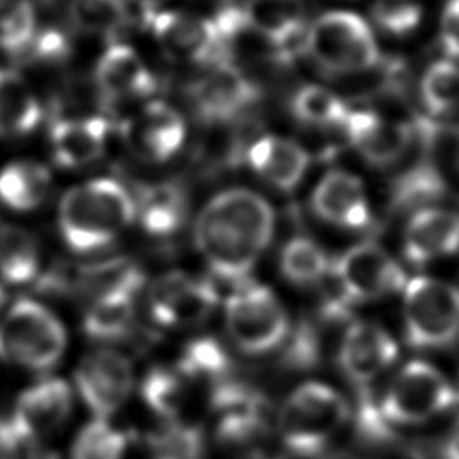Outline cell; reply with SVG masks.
I'll use <instances>...</instances> for the list:
<instances>
[{
    "mask_svg": "<svg viewBox=\"0 0 459 459\" xmlns=\"http://www.w3.org/2000/svg\"><path fill=\"white\" fill-rule=\"evenodd\" d=\"M273 230L274 213L262 195L230 188L201 210L194 237L199 253L219 278L240 281L271 242Z\"/></svg>",
    "mask_w": 459,
    "mask_h": 459,
    "instance_id": "1",
    "label": "cell"
},
{
    "mask_svg": "<svg viewBox=\"0 0 459 459\" xmlns=\"http://www.w3.org/2000/svg\"><path fill=\"white\" fill-rule=\"evenodd\" d=\"M134 201L117 181L100 178L70 188L57 212L65 242L79 253L111 244L134 219Z\"/></svg>",
    "mask_w": 459,
    "mask_h": 459,
    "instance_id": "2",
    "label": "cell"
},
{
    "mask_svg": "<svg viewBox=\"0 0 459 459\" xmlns=\"http://www.w3.org/2000/svg\"><path fill=\"white\" fill-rule=\"evenodd\" d=\"M351 414L348 400L330 384L308 380L294 387L278 411L276 430L294 455H314L342 430Z\"/></svg>",
    "mask_w": 459,
    "mask_h": 459,
    "instance_id": "3",
    "label": "cell"
},
{
    "mask_svg": "<svg viewBox=\"0 0 459 459\" xmlns=\"http://www.w3.org/2000/svg\"><path fill=\"white\" fill-rule=\"evenodd\" d=\"M66 348L61 321L41 303L18 299L0 319V359L16 366L47 371Z\"/></svg>",
    "mask_w": 459,
    "mask_h": 459,
    "instance_id": "4",
    "label": "cell"
},
{
    "mask_svg": "<svg viewBox=\"0 0 459 459\" xmlns=\"http://www.w3.org/2000/svg\"><path fill=\"white\" fill-rule=\"evenodd\" d=\"M457 403L450 380L425 360L402 366L385 387L378 409L389 425H421Z\"/></svg>",
    "mask_w": 459,
    "mask_h": 459,
    "instance_id": "5",
    "label": "cell"
},
{
    "mask_svg": "<svg viewBox=\"0 0 459 459\" xmlns=\"http://www.w3.org/2000/svg\"><path fill=\"white\" fill-rule=\"evenodd\" d=\"M305 52L332 74H357L380 59L371 27L355 13L321 14L305 36Z\"/></svg>",
    "mask_w": 459,
    "mask_h": 459,
    "instance_id": "6",
    "label": "cell"
},
{
    "mask_svg": "<svg viewBox=\"0 0 459 459\" xmlns=\"http://www.w3.org/2000/svg\"><path fill=\"white\" fill-rule=\"evenodd\" d=\"M405 339L420 350L452 344L459 337V289L430 278L414 276L403 285Z\"/></svg>",
    "mask_w": 459,
    "mask_h": 459,
    "instance_id": "7",
    "label": "cell"
},
{
    "mask_svg": "<svg viewBox=\"0 0 459 459\" xmlns=\"http://www.w3.org/2000/svg\"><path fill=\"white\" fill-rule=\"evenodd\" d=\"M226 330L240 351L265 355L287 337L289 319L269 287L240 281L226 301Z\"/></svg>",
    "mask_w": 459,
    "mask_h": 459,
    "instance_id": "8",
    "label": "cell"
},
{
    "mask_svg": "<svg viewBox=\"0 0 459 459\" xmlns=\"http://www.w3.org/2000/svg\"><path fill=\"white\" fill-rule=\"evenodd\" d=\"M74 384L91 416L113 418L133 394L134 371L122 353L100 348L81 359Z\"/></svg>",
    "mask_w": 459,
    "mask_h": 459,
    "instance_id": "9",
    "label": "cell"
},
{
    "mask_svg": "<svg viewBox=\"0 0 459 459\" xmlns=\"http://www.w3.org/2000/svg\"><path fill=\"white\" fill-rule=\"evenodd\" d=\"M74 387L57 377L38 380L20 393L7 425L14 439L38 443L57 434L74 412Z\"/></svg>",
    "mask_w": 459,
    "mask_h": 459,
    "instance_id": "10",
    "label": "cell"
},
{
    "mask_svg": "<svg viewBox=\"0 0 459 459\" xmlns=\"http://www.w3.org/2000/svg\"><path fill=\"white\" fill-rule=\"evenodd\" d=\"M341 294L348 301H369L405 285V273L380 246L362 242L346 249L332 267Z\"/></svg>",
    "mask_w": 459,
    "mask_h": 459,
    "instance_id": "11",
    "label": "cell"
},
{
    "mask_svg": "<svg viewBox=\"0 0 459 459\" xmlns=\"http://www.w3.org/2000/svg\"><path fill=\"white\" fill-rule=\"evenodd\" d=\"M154 39L167 57L178 63L222 61L219 32L213 20L195 14L165 11L151 16Z\"/></svg>",
    "mask_w": 459,
    "mask_h": 459,
    "instance_id": "12",
    "label": "cell"
},
{
    "mask_svg": "<svg viewBox=\"0 0 459 459\" xmlns=\"http://www.w3.org/2000/svg\"><path fill=\"white\" fill-rule=\"evenodd\" d=\"M217 303V292L206 280L186 273H167L151 289L152 317L165 326H190L204 321Z\"/></svg>",
    "mask_w": 459,
    "mask_h": 459,
    "instance_id": "13",
    "label": "cell"
},
{
    "mask_svg": "<svg viewBox=\"0 0 459 459\" xmlns=\"http://www.w3.org/2000/svg\"><path fill=\"white\" fill-rule=\"evenodd\" d=\"M122 138L138 158L165 161L181 149L185 122L174 108L154 100L124 120Z\"/></svg>",
    "mask_w": 459,
    "mask_h": 459,
    "instance_id": "14",
    "label": "cell"
},
{
    "mask_svg": "<svg viewBox=\"0 0 459 459\" xmlns=\"http://www.w3.org/2000/svg\"><path fill=\"white\" fill-rule=\"evenodd\" d=\"M337 359L348 380L368 385L396 362L398 346L382 326L357 321L342 333Z\"/></svg>",
    "mask_w": 459,
    "mask_h": 459,
    "instance_id": "15",
    "label": "cell"
},
{
    "mask_svg": "<svg viewBox=\"0 0 459 459\" xmlns=\"http://www.w3.org/2000/svg\"><path fill=\"white\" fill-rule=\"evenodd\" d=\"M256 99L253 82L230 61L212 63L192 86V100L206 122H230Z\"/></svg>",
    "mask_w": 459,
    "mask_h": 459,
    "instance_id": "16",
    "label": "cell"
},
{
    "mask_svg": "<svg viewBox=\"0 0 459 459\" xmlns=\"http://www.w3.org/2000/svg\"><path fill=\"white\" fill-rule=\"evenodd\" d=\"M342 131L351 147L377 167L398 161L411 143V131L405 124L389 120L371 109L348 111Z\"/></svg>",
    "mask_w": 459,
    "mask_h": 459,
    "instance_id": "17",
    "label": "cell"
},
{
    "mask_svg": "<svg viewBox=\"0 0 459 459\" xmlns=\"http://www.w3.org/2000/svg\"><path fill=\"white\" fill-rule=\"evenodd\" d=\"M459 251V213L423 208L405 226L403 255L414 265L429 264Z\"/></svg>",
    "mask_w": 459,
    "mask_h": 459,
    "instance_id": "18",
    "label": "cell"
},
{
    "mask_svg": "<svg viewBox=\"0 0 459 459\" xmlns=\"http://www.w3.org/2000/svg\"><path fill=\"white\" fill-rule=\"evenodd\" d=\"M316 215L341 228H364L369 222V203L360 179L346 170L326 172L312 194Z\"/></svg>",
    "mask_w": 459,
    "mask_h": 459,
    "instance_id": "19",
    "label": "cell"
},
{
    "mask_svg": "<svg viewBox=\"0 0 459 459\" xmlns=\"http://www.w3.org/2000/svg\"><path fill=\"white\" fill-rule=\"evenodd\" d=\"M95 82L111 102L136 100L154 90V77L143 59L127 45H111L97 63Z\"/></svg>",
    "mask_w": 459,
    "mask_h": 459,
    "instance_id": "20",
    "label": "cell"
},
{
    "mask_svg": "<svg viewBox=\"0 0 459 459\" xmlns=\"http://www.w3.org/2000/svg\"><path fill=\"white\" fill-rule=\"evenodd\" d=\"M247 160L264 181L281 192L294 190L308 167V156L299 143L274 134L258 138L249 147Z\"/></svg>",
    "mask_w": 459,
    "mask_h": 459,
    "instance_id": "21",
    "label": "cell"
},
{
    "mask_svg": "<svg viewBox=\"0 0 459 459\" xmlns=\"http://www.w3.org/2000/svg\"><path fill=\"white\" fill-rule=\"evenodd\" d=\"M108 126L102 118H66L50 129L52 156L57 165L79 169L93 163L104 152Z\"/></svg>",
    "mask_w": 459,
    "mask_h": 459,
    "instance_id": "22",
    "label": "cell"
},
{
    "mask_svg": "<svg viewBox=\"0 0 459 459\" xmlns=\"http://www.w3.org/2000/svg\"><path fill=\"white\" fill-rule=\"evenodd\" d=\"M242 11L246 20L274 43L276 50L303 45L307 27L301 0H247Z\"/></svg>",
    "mask_w": 459,
    "mask_h": 459,
    "instance_id": "23",
    "label": "cell"
},
{
    "mask_svg": "<svg viewBox=\"0 0 459 459\" xmlns=\"http://www.w3.org/2000/svg\"><path fill=\"white\" fill-rule=\"evenodd\" d=\"M217 423L215 441L219 448L233 459H253L265 448L269 429L265 420L251 403L237 402Z\"/></svg>",
    "mask_w": 459,
    "mask_h": 459,
    "instance_id": "24",
    "label": "cell"
},
{
    "mask_svg": "<svg viewBox=\"0 0 459 459\" xmlns=\"http://www.w3.org/2000/svg\"><path fill=\"white\" fill-rule=\"evenodd\" d=\"M134 210L147 233L154 237H167L183 226L188 204L179 185L156 183L140 192Z\"/></svg>",
    "mask_w": 459,
    "mask_h": 459,
    "instance_id": "25",
    "label": "cell"
},
{
    "mask_svg": "<svg viewBox=\"0 0 459 459\" xmlns=\"http://www.w3.org/2000/svg\"><path fill=\"white\" fill-rule=\"evenodd\" d=\"M52 178L36 161H14L0 172V201L16 212L38 208L48 195Z\"/></svg>",
    "mask_w": 459,
    "mask_h": 459,
    "instance_id": "26",
    "label": "cell"
},
{
    "mask_svg": "<svg viewBox=\"0 0 459 459\" xmlns=\"http://www.w3.org/2000/svg\"><path fill=\"white\" fill-rule=\"evenodd\" d=\"M39 122V104L22 75L0 70V136H22Z\"/></svg>",
    "mask_w": 459,
    "mask_h": 459,
    "instance_id": "27",
    "label": "cell"
},
{
    "mask_svg": "<svg viewBox=\"0 0 459 459\" xmlns=\"http://www.w3.org/2000/svg\"><path fill=\"white\" fill-rule=\"evenodd\" d=\"M134 319V292L115 290L93 299L84 316V332L91 339L111 341L127 333Z\"/></svg>",
    "mask_w": 459,
    "mask_h": 459,
    "instance_id": "28",
    "label": "cell"
},
{
    "mask_svg": "<svg viewBox=\"0 0 459 459\" xmlns=\"http://www.w3.org/2000/svg\"><path fill=\"white\" fill-rule=\"evenodd\" d=\"M39 265V247L32 233L20 226L0 228V276L4 281L20 285L30 281Z\"/></svg>",
    "mask_w": 459,
    "mask_h": 459,
    "instance_id": "29",
    "label": "cell"
},
{
    "mask_svg": "<svg viewBox=\"0 0 459 459\" xmlns=\"http://www.w3.org/2000/svg\"><path fill=\"white\" fill-rule=\"evenodd\" d=\"M127 439L111 418L91 416L72 439L70 459H124Z\"/></svg>",
    "mask_w": 459,
    "mask_h": 459,
    "instance_id": "30",
    "label": "cell"
},
{
    "mask_svg": "<svg viewBox=\"0 0 459 459\" xmlns=\"http://www.w3.org/2000/svg\"><path fill=\"white\" fill-rule=\"evenodd\" d=\"M68 13L75 29L93 36H111L131 22L129 0H72Z\"/></svg>",
    "mask_w": 459,
    "mask_h": 459,
    "instance_id": "31",
    "label": "cell"
},
{
    "mask_svg": "<svg viewBox=\"0 0 459 459\" xmlns=\"http://www.w3.org/2000/svg\"><path fill=\"white\" fill-rule=\"evenodd\" d=\"M281 274L296 285H312L330 271L326 253L319 244L307 237L290 238L280 258Z\"/></svg>",
    "mask_w": 459,
    "mask_h": 459,
    "instance_id": "32",
    "label": "cell"
},
{
    "mask_svg": "<svg viewBox=\"0 0 459 459\" xmlns=\"http://www.w3.org/2000/svg\"><path fill=\"white\" fill-rule=\"evenodd\" d=\"M348 111L333 91L316 84L303 86L292 99L294 117L314 127H342Z\"/></svg>",
    "mask_w": 459,
    "mask_h": 459,
    "instance_id": "33",
    "label": "cell"
},
{
    "mask_svg": "<svg viewBox=\"0 0 459 459\" xmlns=\"http://www.w3.org/2000/svg\"><path fill=\"white\" fill-rule=\"evenodd\" d=\"M142 394L145 403L158 416L174 420L185 411L188 402V389L179 371L154 368L142 382Z\"/></svg>",
    "mask_w": 459,
    "mask_h": 459,
    "instance_id": "34",
    "label": "cell"
},
{
    "mask_svg": "<svg viewBox=\"0 0 459 459\" xmlns=\"http://www.w3.org/2000/svg\"><path fill=\"white\" fill-rule=\"evenodd\" d=\"M420 93L432 115H443L459 106V65L454 59L432 63L421 77Z\"/></svg>",
    "mask_w": 459,
    "mask_h": 459,
    "instance_id": "35",
    "label": "cell"
},
{
    "mask_svg": "<svg viewBox=\"0 0 459 459\" xmlns=\"http://www.w3.org/2000/svg\"><path fill=\"white\" fill-rule=\"evenodd\" d=\"M36 36V14L27 0H0V48L22 56Z\"/></svg>",
    "mask_w": 459,
    "mask_h": 459,
    "instance_id": "36",
    "label": "cell"
},
{
    "mask_svg": "<svg viewBox=\"0 0 459 459\" xmlns=\"http://www.w3.org/2000/svg\"><path fill=\"white\" fill-rule=\"evenodd\" d=\"M421 7L412 0H377L373 18L382 30L393 36L411 34L421 20Z\"/></svg>",
    "mask_w": 459,
    "mask_h": 459,
    "instance_id": "37",
    "label": "cell"
},
{
    "mask_svg": "<svg viewBox=\"0 0 459 459\" xmlns=\"http://www.w3.org/2000/svg\"><path fill=\"white\" fill-rule=\"evenodd\" d=\"M228 368V359L213 339L194 341L181 360V371L188 377L217 378Z\"/></svg>",
    "mask_w": 459,
    "mask_h": 459,
    "instance_id": "38",
    "label": "cell"
},
{
    "mask_svg": "<svg viewBox=\"0 0 459 459\" xmlns=\"http://www.w3.org/2000/svg\"><path fill=\"white\" fill-rule=\"evenodd\" d=\"M439 43L450 59H459V0L445 4L439 23Z\"/></svg>",
    "mask_w": 459,
    "mask_h": 459,
    "instance_id": "39",
    "label": "cell"
},
{
    "mask_svg": "<svg viewBox=\"0 0 459 459\" xmlns=\"http://www.w3.org/2000/svg\"><path fill=\"white\" fill-rule=\"evenodd\" d=\"M439 459H459V412L439 446Z\"/></svg>",
    "mask_w": 459,
    "mask_h": 459,
    "instance_id": "40",
    "label": "cell"
},
{
    "mask_svg": "<svg viewBox=\"0 0 459 459\" xmlns=\"http://www.w3.org/2000/svg\"><path fill=\"white\" fill-rule=\"evenodd\" d=\"M4 299H5V296H4V290H2V287H0V307L4 305Z\"/></svg>",
    "mask_w": 459,
    "mask_h": 459,
    "instance_id": "41",
    "label": "cell"
},
{
    "mask_svg": "<svg viewBox=\"0 0 459 459\" xmlns=\"http://www.w3.org/2000/svg\"><path fill=\"white\" fill-rule=\"evenodd\" d=\"M457 154H459V151H457Z\"/></svg>",
    "mask_w": 459,
    "mask_h": 459,
    "instance_id": "42",
    "label": "cell"
}]
</instances>
